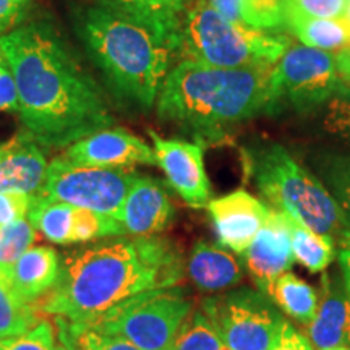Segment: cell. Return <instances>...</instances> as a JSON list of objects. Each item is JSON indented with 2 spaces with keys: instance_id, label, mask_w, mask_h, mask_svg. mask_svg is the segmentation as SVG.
Returning <instances> with one entry per match:
<instances>
[{
  "instance_id": "cell-1",
  "label": "cell",
  "mask_w": 350,
  "mask_h": 350,
  "mask_svg": "<svg viewBox=\"0 0 350 350\" xmlns=\"http://www.w3.org/2000/svg\"><path fill=\"white\" fill-rule=\"evenodd\" d=\"M15 75L23 133L44 148H68L113 117L98 81L47 21H29L0 36Z\"/></svg>"
},
{
  "instance_id": "cell-2",
  "label": "cell",
  "mask_w": 350,
  "mask_h": 350,
  "mask_svg": "<svg viewBox=\"0 0 350 350\" xmlns=\"http://www.w3.org/2000/svg\"><path fill=\"white\" fill-rule=\"evenodd\" d=\"M182 279V255L169 240L119 237L67 253L55 284L33 306L70 325L91 326L131 297Z\"/></svg>"
},
{
  "instance_id": "cell-3",
  "label": "cell",
  "mask_w": 350,
  "mask_h": 350,
  "mask_svg": "<svg viewBox=\"0 0 350 350\" xmlns=\"http://www.w3.org/2000/svg\"><path fill=\"white\" fill-rule=\"evenodd\" d=\"M273 67L217 68L182 60L170 70L156 100L161 120L196 143H221L229 130L265 113Z\"/></svg>"
},
{
  "instance_id": "cell-4",
  "label": "cell",
  "mask_w": 350,
  "mask_h": 350,
  "mask_svg": "<svg viewBox=\"0 0 350 350\" xmlns=\"http://www.w3.org/2000/svg\"><path fill=\"white\" fill-rule=\"evenodd\" d=\"M73 29L119 103L150 111L178 54L151 28L100 5L78 7Z\"/></svg>"
},
{
  "instance_id": "cell-5",
  "label": "cell",
  "mask_w": 350,
  "mask_h": 350,
  "mask_svg": "<svg viewBox=\"0 0 350 350\" xmlns=\"http://www.w3.org/2000/svg\"><path fill=\"white\" fill-rule=\"evenodd\" d=\"M243 165L256 190L274 211L306 229L350 248V224L342 208L317 174L304 167L282 144L260 142L243 148Z\"/></svg>"
},
{
  "instance_id": "cell-6",
  "label": "cell",
  "mask_w": 350,
  "mask_h": 350,
  "mask_svg": "<svg viewBox=\"0 0 350 350\" xmlns=\"http://www.w3.org/2000/svg\"><path fill=\"white\" fill-rule=\"evenodd\" d=\"M291 46L286 34L232 23L196 0L183 16L178 54L183 60L217 68L274 67Z\"/></svg>"
},
{
  "instance_id": "cell-7",
  "label": "cell",
  "mask_w": 350,
  "mask_h": 350,
  "mask_svg": "<svg viewBox=\"0 0 350 350\" xmlns=\"http://www.w3.org/2000/svg\"><path fill=\"white\" fill-rule=\"evenodd\" d=\"M342 86L336 55L306 46H291L273 67L266 116L310 113L326 106Z\"/></svg>"
},
{
  "instance_id": "cell-8",
  "label": "cell",
  "mask_w": 350,
  "mask_h": 350,
  "mask_svg": "<svg viewBox=\"0 0 350 350\" xmlns=\"http://www.w3.org/2000/svg\"><path fill=\"white\" fill-rule=\"evenodd\" d=\"M191 306L182 288H157L117 305L91 327L129 340L142 350H169Z\"/></svg>"
},
{
  "instance_id": "cell-9",
  "label": "cell",
  "mask_w": 350,
  "mask_h": 350,
  "mask_svg": "<svg viewBox=\"0 0 350 350\" xmlns=\"http://www.w3.org/2000/svg\"><path fill=\"white\" fill-rule=\"evenodd\" d=\"M201 312L227 350H269L286 319L269 295L245 287L206 299Z\"/></svg>"
},
{
  "instance_id": "cell-10",
  "label": "cell",
  "mask_w": 350,
  "mask_h": 350,
  "mask_svg": "<svg viewBox=\"0 0 350 350\" xmlns=\"http://www.w3.org/2000/svg\"><path fill=\"white\" fill-rule=\"evenodd\" d=\"M137 175L133 169L96 167L57 157L47 167L39 195L119 219Z\"/></svg>"
},
{
  "instance_id": "cell-11",
  "label": "cell",
  "mask_w": 350,
  "mask_h": 350,
  "mask_svg": "<svg viewBox=\"0 0 350 350\" xmlns=\"http://www.w3.org/2000/svg\"><path fill=\"white\" fill-rule=\"evenodd\" d=\"M156 163L167 177L169 185L188 206L204 208L211 200V185L203 161V144L167 139L150 130Z\"/></svg>"
},
{
  "instance_id": "cell-12",
  "label": "cell",
  "mask_w": 350,
  "mask_h": 350,
  "mask_svg": "<svg viewBox=\"0 0 350 350\" xmlns=\"http://www.w3.org/2000/svg\"><path fill=\"white\" fill-rule=\"evenodd\" d=\"M242 255L258 291L269 295L279 275L287 273L295 262L286 214L271 209L266 224Z\"/></svg>"
},
{
  "instance_id": "cell-13",
  "label": "cell",
  "mask_w": 350,
  "mask_h": 350,
  "mask_svg": "<svg viewBox=\"0 0 350 350\" xmlns=\"http://www.w3.org/2000/svg\"><path fill=\"white\" fill-rule=\"evenodd\" d=\"M217 240L227 250L242 253L268 221L271 209L247 190H235L208 203Z\"/></svg>"
},
{
  "instance_id": "cell-14",
  "label": "cell",
  "mask_w": 350,
  "mask_h": 350,
  "mask_svg": "<svg viewBox=\"0 0 350 350\" xmlns=\"http://www.w3.org/2000/svg\"><path fill=\"white\" fill-rule=\"evenodd\" d=\"M308 338L314 350L350 349V292L342 269L323 273Z\"/></svg>"
},
{
  "instance_id": "cell-15",
  "label": "cell",
  "mask_w": 350,
  "mask_h": 350,
  "mask_svg": "<svg viewBox=\"0 0 350 350\" xmlns=\"http://www.w3.org/2000/svg\"><path fill=\"white\" fill-rule=\"evenodd\" d=\"M65 157L72 163L96 167H125L156 163L154 150L142 138L122 129L99 130L67 148Z\"/></svg>"
},
{
  "instance_id": "cell-16",
  "label": "cell",
  "mask_w": 350,
  "mask_h": 350,
  "mask_svg": "<svg viewBox=\"0 0 350 350\" xmlns=\"http://www.w3.org/2000/svg\"><path fill=\"white\" fill-rule=\"evenodd\" d=\"M172 219L174 206L163 183L146 175H137L119 217L125 234L151 237L167 229Z\"/></svg>"
},
{
  "instance_id": "cell-17",
  "label": "cell",
  "mask_w": 350,
  "mask_h": 350,
  "mask_svg": "<svg viewBox=\"0 0 350 350\" xmlns=\"http://www.w3.org/2000/svg\"><path fill=\"white\" fill-rule=\"evenodd\" d=\"M47 167L41 146L21 131L5 143L0 159V191L38 196L46 182Z\"/></svg>"
},
{
  "instance_id": "cell-18",
  "label": "cell",
  "mask_w": 350,
  "mask_h": 350,
  "mask_svg": "<svg viewBox=\"0 0 350 350\" xmlns=\"http://www.w3.org/2000/svg\"><path fill=\"white\" fill-rule=\"evenodd\" d=\"M347 0H242L243 23L268 33L286 34L294 15L342 18Z\"/></svg>"
},
{
  "instance_id": "cell-19",
  "label": "cell",
  "mask_w": 350,
  "mask_h": 350,
  "mask_svg": "<svg viewBox=\"0 0 350 350\" xmlns=\"http://www.w3.org/2000/svg\"><path fill=\"white\" fill-rule=\"evenodd\" d=\"M94 3L148 26L180 51L183 16L191 0H94Z\"/></svg>"
},
{
  "instance_id": "cell-20",
  "label": "cell",
  "mask_w": 350,
  "mask_h": 350,
  "mask_svg": "<svg viewBox=\"0 0 350 350\" xmlns=\"http://www.w3.org/2000/svg\"><path fill=\"white\" fill-rule=\"evenodd\" d=\"M59 255L51 247L29 248L10 266L16 294L31 305L51 291L59 278Z\"/></svg>"
},
{
  "instance_id": "cell-21",
  "label": "cell",
  "mask_w": 350,
  "mask_h": 350,
  "mask_svg": "<svg viewBox=\"0 0 350 350\" xmlns=\"http://www.w3.org/2000/svg\"><path fill=\"white\" fill-rule=\"evenodd\" d=\"M188 274L196 287L206 292L229 288L242 281V268L234 255L208 242H198L188 260Z\"/></svg>"
},
{
  "instance_id": "cell-22",
  "label": "cell",
  "mask_w": 350,
  "mask_h": 350,
  "mask_svg": "<svg viewBox=\"0 0 350 350\" xmlns=\"http://www.w3.org/2000/svg\"><path fill=\"white\" fill-rule=\"evenodd\" d=\"M286 33L306 47L326 52H339L350 44V25L344 18L294 15L287 20Z\"/></svg>"
},
{
  "instance_id": "cell-23",
  "label": "cell",
  "mask_w": 350,
  "mask_h": 350,
  "mask_svg": "<svg viewBox=\"0 0 350 350\" xmlns=\"http://www.w3.org/2000/svg\"><path fill=\"white\" fill-rule=\"evenodd\" d=\"M269 297L282 313L288 314L301 325H310L317 314V291L291 271L279 275L278 281L271 287Z\"/></svg>"
},
{
  "instance_id": "cell-24",
  "label": "cell",
  "mask_w": 350,
  "mask_h": 350,
  "mask_svg": "<svg viewBox=\"0 0 350 350\" xmlns=\"http://www.w3.org/2000/svg\"><path fill=\"white\" fill-rule=\"evenodd\" d=\"M38 323L39 318L34 306L26 304L16 294L10 266L0 265V339L25 334Z\"/></svg>"
},
{
  "instance_id": "cell-25",
  "label": "cell",
  "mask_w": 350,
  "mask_h": 350,
  "mask_svg": "<svg viewBox=\"0 0 350 350\" xmlns=\"http://www.w3.org/2000/svg\"><path fill=\"white\" fill-rule=\"evenodd\" d=\"M75 206L46 196H33L28 219L34 229L57 245L72 243V224Z\"/></svg>"
},
{
  "instance_id": "cell-26",
  "label": "cell",
  "mask_w": 350,
  "mask_h": 350,
  "mask_svg": "<svg viewBox=\"0 0 350 350\" xmlns=\"http://www.w3.org/2000/svg\"><path fill=\"white\" fill-rule=\"evenodd\" d=\"M312 165L318 178L334 196L350 224V152L321 150L313 152Z\"/></svg>"
},
{
  "instance_id": "cell-27",
  "label": "cell",
  "mask_w": 350,
  "mask_h": 350,
  "mask_svg": "<svg viewBox=\"0 0 350 350\" xmlns=\"http://www.w3.org/2000/svg\"><path fill=\"white\" fill-rule=\"evenodd\" d=\"M291 229L292 252L295 261L312 273H321L329 268L336 258V245L329 237L319 235L317 232L306 229L300 222L287 216Z\"/></svg>"
},
{
  "instance_id": "cell-28",
  "label": "cell",
  "mask_w": 350,
  "mask_h": 350,
  "mask_svg": "<svg viewBox=\"0 0 350 350\" xmlns=\"http://www.w3.org/2000/svg\"><path fill=\"white\" fill-rule=\"evenodd\" d=\"M55 339L70 350H142L117 336L103 334L91 326L70 325L62 318H57Z\"/></svg>"
},
{
  "instance_id": "cell-29",
  "label": "cell",
  "mask_w": 350,
  "mask_h": 350,
  "mask_svg": "<svg viewBox=\"0 0 350 350\" xmlns=\"http://www.w3.org/2000/svg\"><path fill=\"white\" fill-rule=\"evenodd\" d=\"M169 350H227L211 321L201 310L191 312Z\"/></svg>"
},
{
  "instance_id": "cell-30",
  "label": "cell",
  "mask_w": 350,
  "mask_h": 350,
  "mask_svg": "<svg viewBox=\"0 0 350 350\" xmlns=\"http://www.w3.org/2000/svg\"><path fill=\"white\" fill-rule=\"evenodd\" d=\"M125 234L119 219L86 208H75L72 224V243L91 242L103 237H120Z\"/></svg>"
},
{
  "instance_id": "cell-31",
  "label": "cell",
  "mask_w": 350,
  "mask_h": 350,
  "mask_svg": "<svg viewBox=\"0 0 350 350\" xmlns=\"http://www.w3.org/2000/svg\"><path fill=\"white\" fill-rule=\"evenodd\" d=\"M28 217L0 227V265L12 266L18 258L31 248L36 232Z\"/></svg>"
},
{
  "instance_id": "cell-32",
  "label": "cell",
  "mask_w": 350,
  "mask_h": 350,
  "mask_svg": "<svg viewBox=\"0 0 350 350\" xmlns=\"http://www.w3.org/2000/svg\"><path fill=\"white\" fill-rule=\"evenodd\" d=\"M323 126L332 137L350 144V85L340 86L334 98L326 104Z\"/></svg>"
},
{
  "instance_id": "cell-33",
  "label": "cell",
  "mask_w": 350,
  "mask_h": 350,
  "mask_svg": "<svg viewBox=\"0 0 350 350\" xmlns=\"http://www.w3.org/2000/svg\"><path fill=\"white\" fill-rule=\"evenodd\" d=\"M0 350H55L54 327L42 319L25 334L0 339Z\"/></svg>"
},
{
  "instance_id": "cell-34",
  "label": "cell",
  "mask_w": 350,
  "mask_h": 350,
  "mask_svg": "<svg viewBox=\"0 0 350 350\" xmlns=\"http://www.w3.org/2000/svg\"><path fill=\"white\" fill-rule=\"evenodd\" d=\"M33 196L18 191H0V227L28 216Z\"/></svg>"
},
{
  "instance_id": "cell-35",
  "label": "cell",
  "mask_w": 350,
  "mask_h": 350,
  "mask_svg": "<svg viewBox=\"0 0 350 350\" xmlns=\"http://www.w3.org/2000/svg\"><path fill=\"white\" fill-rule=\"evenodd\" d=\"M10 111H18V90L12 67L0 52V112Z\"/></svg>"
},
{
  "instance_id": "cell-36",
  "label": "cell",
  "mask_w": 350,
  "mask_h": 350,
  "mask_svg": "<svg viewBox=\"0 0 350 350\" xmlns=\"http://www.w3.org/2000/svg\"><path fill=\"white\" fill-rule=\"evenodd\" d=\"M269 350H314V347L310 339H306L287 319H284L278 339Z\"/></svg>"
},
{
  "instance_id": "cell-37",
  "label": "cell",
  "mask_w": 350,
  "mask_h": 350,
  "mask_svg": "<svg viewBox=\"0 0 350 350\" xmlns=\"http://www.w3.org/2000/svg\"><path fill=\"white\" fill-rule=\"evenodd\" d=\"M198 2L206 3L208 7H211L213 10H216L219 15H222L232 23L245 25L242 15V0H198Z\"/></svg>"
},
{
  "instance_id": "cell-38",
  "label": "cell",
  "mask_w": 350,
  "mask_h": 350,
  "mask_svg": "<svg viewBox=\"0 0 350 350\" xmlns=\"http://www.w3.org/2000/svg\"><path fill=\"white\" fill-rule=\"evenodd\" d=\"M21 12H23V7H21L20 2L0 0V33L10 29L20 20Z\"/></svg>"
},
{
  "instance_id": "cell-39",
  "label": "cell",
  "mask_w": 350,
  "mask_h": 350,
  "mask_svg": "<svg viewBox=\"0 0 350 350\" xmlns=\"http://www.w3.org/2000/svg\"><path fill=\"white\" fill-rule=\"evenodd\" d=\"M334 55H336V64H338L340 81H342V85L349 86L350 85V44Z\"/></svg>"
},
{
  "instance_id": "cell-40",
  "label": "cell",
  "mask_w": 350,
  "mask_h": 350,
  "mask_svg": "<svg viewBox=\"0 0 350 350\" xmlns=\"http://www.w3.org/2000/svg\"><path fill=\"white\" fill-rule=\"evenodd\" d=\"M339 266L344 271L350 273V248H349V250H340L339 252Z\"/></svg>"
},
{
  "instance_id": "cell-41",
  "label": "cell",
  "mask_w": 350,
  "mask_h": 350,
  "mask_svg": "<svg viewBox=\"0 0 350 350\" xmlns=\"http://www.w3.org/2000/svg\"><path fill=\"white\" fill-rule=\"evenodd\" d=\"M342 18L347 21V23L350 25V0H347V3H345V8H344V15Z\"/></svg>"
},
{
  "instance_id": "cell-42",
  "label": "cell",
  "mask_w": 350,
  "mask_h": 350,
  "mask_svg": "<svg viewBox=\"0 0 350 350\" xmlns=\"http://www.w3.org/2000/svg\"><path fill=\"white\" fill-rule=\"evenodd\" d=\"M55 350H70V349H68V347H65L64 344H60L59 340L55 339Z\"/></svg>"
},
{
  "instance_id": "cell-43",
  "label": "cell",
  "mask_w": 350,
  "mask_h": 350,
  "mask_svg": "<svg viewBox=\"0 0 350 350\" xmlns=\"http://www.w3.org/2000/svg\"><path fill=\"white\" fill-rule=\"evenodd\" d=\"M340 269H342V268H340ZM342 273H344V275H345V281H347L349 292H350V273H347V271H344V269H342Z\"/></svg>"
},
{
  "instance_id": "cell-44",
  "label": "cell",
  "mask_w": 350,
  "mask_h": 350,
  "mask_svg": "<svg viewBox=\"0 0 350 350\" xmlns=\"http://www.w3.org/2000/svg\"><path fill=\"white\" fill-rule=\"evenodd\" d=\"M3 151H5V143H0V159H2Z\"/></svg>"
},
{
  "instance_id": "cell-45",
  "label": "cell",
  "mask_w": 350,
  "mask_h": 350,
  "mask_svg": "<svg viewBox=\"0 0 350 350\" xmlns=\"http://www.w3.org/2000/svg\"><path fill=\"white\" fill-rule=\"evenodd\" d=\"M15 2H20L21 3V2H25V0H15Z\"/></svg>"
},
{
  "instance_id": "cell-46",
  "label": "cell",
  "mask_w": 350,
  "mask_h": 350,
  "mask_svg": "<svg viewBox=\"0 0 350 350\" xmlns=\"http://www.w3.org/2000/svg\"><path fill=\"white\" fill-rule=\"evenodd\" d=\"M338 350H350V349H338Z\"/></svg>"
}]
</instances>
